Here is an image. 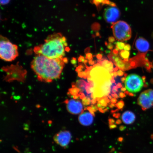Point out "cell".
Here are the masks:
<instances>
[{"mask_svg": "<svg viewBox=\"0 0 153 153\" xmlns=\"http://www.w3.org/2000/svg\"><path fill=\"white\" fill-rule=\"evenodd\" d=\"M65 37L62 34H51L45 40V42L34 48L36 54L53 59L64 58L66 51H70Z\"/></svg>", "mask_w": 153, "mask_h": 153, "instance_id": "7a4b0ae2", "label": "cell"}, {"mask_svg": "<svg viewBox=\"0 0 153 153\" xmlns=\"http://www.w3.org/2000/svg\"><path fill=\"white\" fill-rule=\"evenodd\" d=\"M108 41L109 43H114V42L115 41V39L113 37H110L108 38Z\"/></svg>", "mask_w": 153, "mask_h": 153, "instance_id": "4316f807", "label": "cell"}, {"mask_svg": "<svg viewBox=\"0 0 153 153\" xmlns=\"http://www.w3.org/2000/svg\"><path fill=\"white\" fill-rule=\"evenodd\" d=\"M103 16L107 22L113 24L119 19L120 12L117 7H108L105 9Z\"/></svg>", "mask_w": 153, "mask_h": 153, "instance_id": "9c48e42d", "label": "cell"}, {"mask_svg": "<svg viewBox=\"0 0 153 153\" xmlns=\"http://www.w3.org/2000/svg\"><path fill=\"white\" fill-rule=\"evenodd\" d=\"M97 106L98 108H101L102 109H104L105 108V107L102 106V105L99 102L97 103Z\"/></svg>", "mask_w": 153, "mask_h": 153, "instance_id": "d590c367", "label": "cell"}, {"mask_svg": "<svg viewBox=\"0 0 153 153\" xmlns=\"http://www.w3.org/2000/svg\"><path fill=\"white\" fill-rule=\"evenodd\" d=\"M108 123L109 125L114 124L115 122V120L112 118H109L108 120Z\"/></svg>", "mask_w": 153, "mask_h": 153, "instance_id": "f546056e", "label": "cell"}, {"mask_svg": "<svg viewBox=\"0 0 153 153\" xmlns=\"http://www.w3.org/2000/svg\"><path fill=\"white\" fill-rule=\"evenodd\" d=\"M72 139V135L67 131H61L55 134L53 140L57 145L62 148H66L69 144Z\"/></svg>", "mask_w": 153, "mask_h": 153, "instance_id": "ba28073f", "label": "cell"}, {"mask_svg": "<svg viewBox=\"0 0 153 153\" xmlns=\"http://www.w3.org/2000/svg\"><path fill=\"white\" fill-rule=\"evenodd\" d=\"M70 93L71 94L74 96L77 95L80 91L79 89L77 88H74L70 89Z\"/></svg>", "mask_w": 153, "mask_h": 153, "instance_id": "d6986e66", "label": "cell"}, {"mask_svg": "<svg viewBox=\"0 0 153 153\" xmlns=\"http://www.w3.org/2000/svg\"><path fill=\"white\" fill-rule=\"evenodd\" d=\"M99 111L101 112V113H104V111L102 110V108H99Z\"/></svg>", "mask_w": 153, "mask_h": 153, "instance_id": "db71d44e", "label": "cell"}, {"mask_svg": "<svg viewBox=\"0 0 153 153\" xmlns=\"http://www.w3.org/2000/svg\"><path fill=\"white\" fill-rule=\"evenodd\" d=\"M66 104L67 109L71 114H78L84 112L83 105L79 101L71 99L67 100Z\"/></svg>", "mask_w": 153, "mask_h": 153, "instance_id": "30bf717a", "label": "cell"}, {"mask_svg": "<svg viewBox=\"0 0 153 153\" xmlns=\"http://www.w3.org/2000/svg\"><path fill=\"white\" fill-rule=\"evenodd\" d=\"M91 99L89 97H86L85 99L82 100V104L84 106H88L91 104Z\"/></svg>", "mask_w": 153, "mask_h": 153, "instance_id": "ac0fdd59", "label": "cell"}, {"mask_svg": "<svg viewBox=\"0 0 153 153\" xmlns=\"http://www.w3.org/2000/svg\"><path fill=\"white\" fill-rule=\"evenodd\" d=\"M116 107L118 108V109H122L124 106V103L123 100H120L115 105Z\"/></svg>", "mask_w": 153, "mask_h": 153, "instance_id": "44dd1931", "label": "cell"}, {"mask_svg": "<svg viewBox=\"0 0 153 153\" xmlns=\"http://www.w3.org/2000/svg\"><path fill=\"white\" fill-rule=\"evenodd\" d=\"M117 72L118 76H122L124 75V72L122 70H120Z\"/></svg>", "mask_w": 153, "mask_h": 153, "instance_id": "1f68e13d", "label": "cell"}, {"mask_svg": "<svg viewBox=\"0 0 153 153\" xmlns=\"http://www.w3.org/2000/svg\"><path fill=\"white\" fill-rule=\"evenodd\" d=\"M118 88L116 86H114L113 87L112 90V93L113 94L116 93L118 92Z\"/></svg>", "mask_w": 153, "mask_h": 153, "instance_id": "cb8c5ba5", "label": "cell"}, {"mask_svg": "<svg viewBox=\"0 0 153 153\" xmlns=\"http://www.w3.org/2000/svg\"><path fill=\"white\" fill-rule=\"evenodd\" d=\"M116 116V113H114V114H113V117H115Z\"/></svg>", "mask_w": 153, "mask_h": 153, "instance_id": "be15d7a7", "label": "cell"}, {"mask_svg": "<svg viewBox=\"0 0 153 153\" xmlns=\"http://www.w3.org/2000/svg\"><path fill=\"white\" fill-rule=\"evenodd\" d=\"M119 54L121 58L123 59L124 61L126 62H128V59L130 55L129 51L122 50L120 51Z\"/></svg>", "mask_w": 153, "mask_h": 153, "instance_id": "9a60e30c", "label": "cell"}, {"mask_svg": "<svg viewBox=\"0 0 153 153\" xmlns=\"http://www.w3.org/2000/svg\"><path fill=\"white\" fill-rule=\"evenodd\" d=\"M138 104L143 111L153 107V90L149 89L143 92L138 99Z\"/></svg>", "mask_w": 153, "mask_h": 153, "instance_id": "52a82bcc", "label": "cell"}, {"mask_svg": "<svg viewBox=\"0 0 153 153\" xmlns=\"http://www.w3.org/2000/svg\"><path fill=\"white\" fill-rule=\"evenodd\" d=\"M90 75L91 81L93 82L94 99L108 96L111 92V80L112 76L110 72L100 64L94 65Z\"/></svg>", "mask_w": 153, "mask_h": 153, "instance_id": "3957f363", "label": "cell"}, {"mask_svg": "<svg viewBox=\"0 0 153 153\" xmlns=\"http://www.w3.org/2000/svg\"><path fill=\"white\" fill-rule=\"evenodd\" d=\"M66 58L53 59L37 55L31 62V68L40 81L50 82L58 79L62 74Z\"/></svg>", "mask_w": 153, "mask_h": 153, "instance_id": "6da1fadb", "label": "cell"}, {"mask_svg": "<svg viewBox=\"0 0 153 153\" xmlns=\"http://www.w3.org/2000/svg\"><path fill=\"white\" fill-rule=\"evenodd\" d=\"M78 120L80 124L85 126L91 125L94 121L93 116L91 113L85 112L80 115Z\"/></svg>", "mask_w": 153, "mask_h": 153, "instance_id": "7c38bea8", "label": "cell"}, {"mask_svg": "<svg viewBox=\"0 0 153 153\" xmlns=\"http://www.w3.org/2000/svg\"><path fill=\"white\" fill-rule=\"evenodd\" d=\"M119 96L121 98H123L124 97H126V95L125 94L122 92H120L119 94Z\"/></svg>", "mask_w": 153, "mask_h": 153, "instance_id": "836d02e7", "label": "cell"}, {"mask_svg": "<svg viewBox=\"0 0 153 153\" xmlns=\"http://www.w3.org/2000/svg\"><path fill=\"white\" fill-rule=\"evenodd\" d=\"M122 123V120L120 119H118L117 120H116V124H117V125H118V124H121Z\"/></svg>", "mask_w": 153, "mask_h": 153, "instance_id": "b9f144b4", "label": "cell"}, {"mask_svg": "<svg viewBox=\"0 0 153 153\" xmlns=\"http://www.w3.org/2000/svg\"><path fill=\"white\" fill-rule=\"evenodd\" d=\"M131 49V45L129 44H126L124 48V51H129Z\"/></svg>", "mask_w": 153, "mask_h": 153, "instance_id": "7402d4cb", "label": "cell"}, {"mask_svg": "<svg viewBox=\"0 0 153 153\" xmlns=\"http://www.w3.org/2000/svg\"><path fill=\"white\" fill-rule=\"evenodd\" d=\"M129 96H131V97L134 96V94L132 93H129Z\"/></svg>", "mask_w": 153, "mask_h": 153, "instance_id": "91938a15", "label": "cell"}, {"mask_svg": "<svg viewBox=\"0 0 153 153\" xmlns=\"http://www.w3.org/2000/svg\"><path fill=\"white\" fill-rule=\"evenodd\" d=\"M109 5H111V6H112V7H115L116 6L115 4L112 2L111 1L110 2Z\"/></svg>", "mask_w": 153, "mask_h": 153, "instance_id": "7dc6e473", "label": "cell"}, {"mask_svg": "<svg viewBox=\"0 0 153 153\" xmlns=\"http://www.w3.org/2000/svg\"><path fill=\"white\" fill-rule=\"evenodd\" d=\"M126 127L123 126H121L119 127V129L120 131H123L126 129Z\"/></svg>", "mask_w": 153, "mask_h": 153, "instance_id": "ab89813d", "label": "cell"}, {"mask_svg": "<svg viewBox=\"0 0 153 153\" xmlns=\"http://www.w3.org/2000/svg\"><path fill=\"white\" fill-rule=\"evenodd\" d=\"M123 137H120L119 138H118V141H120V142H122V141L123 140Z\"/></svg>", "mask_w": 153, "mask_h": 153, "instance_id": "f907efd6", "label": "cell"}, {"mask_svg": "<svg viewBox=\"0 0 153 153\" xmlns=\"http://www.w3.org/2000/svg\"><path fill=\"white\" fill-rule=\"evenodd\" d=\"M108 110H109L108 108H104V109L103 110H104V113L108 111Z\"/></svg>", "mask_w": 153, "mask_h": 153, "instance_id": "f5cc1de1", "label": "cell"}, {"mask_svg": "<svg viewBox=\"0 0 153 153\" xmlns=\"http://www.w3.org/2000/svg\"><path fill=\"white\" fill-rule=\"evenodd\" d=\"M96 61H93L92 60H89L88 61L89 64L91 65H94Z\"/></svg>", "mask_w": 153, "mask_h": 153, "instance_id": "f35d334b", "label": "cell"}, {"mask_svg": "<svg viewBox=\"0 0 153 153\" xmlns=\"http://www.w3.org/2000/svg\"><path fill=\"white\" fill-rule=\"evenodd\" d=\"M115 97L116 98L118 99L119 98V96H118L117 94L115 93Z\"/></svg>", "mask_w": 153, "mask_h": 153, "instance_id": "680465c9", "label": "cell"}, {"mask_svg": "<svg viewBox=\"0 0 153 153\" xmlns=\"http://www.w3.org/2000/svg\"><path fill=\"white\" fill-rule=\"evenodd\" d=\"M110 101L113 104H116L117 102V100L116 98H113L111 99Z\"/></svg>", "mask_w": 153, "mask_h": 153, "instance_id": "e575fe53", "label": "cell"}, {"mask_svg": "<svg viewBox=\"0 0 153 153\" xmlns=\"http://www.w3.org/2000/svg\"><path fill=\"white\" fill-rule=\"evenodd\" d=\"M85 58L83 56H80L78 58V61L79 62H83L84 61H85Z\"/></svg>", "mask_w": 153, "mask_h": 153, "instance_id": "4dcf8cb0", "label": "cell"}, {"mask_svg": "<svg viewBox=\"0 0 153 153\" xmlns=\"http://www.w3.org/2000/svg\"><path fill=\"white\" fill-rule=\"evenodd\" d=\"M120 116V114L119 113H118L117 114H116V116L115 117L116 118H119Z\"/></svg>", "mask_w": 153, "mask_h": 153, "instance_id": "c3c4849f", "label": "cell"}, {"mask_svg": "<svg viewBox=\"0 0 153 153\" xmlns=\"http://www.w3.org/2000/svg\"><path fill=\"white\" fill-rule=\"evenodd\" d=\"M108 98H109L110 99H112V96H111L109 95L108 96Z\"/></svg>", "mask_w": 153, "mask_h": 153, "instance_id": "6125c7cd", "label": "cell"}, {"mask_svg": "<svg viewBox=\"0 0 153 153\" xmlns=\"http://www.w3.org/2000/svg\"><path fill=\"white\" fill-rule=\"evenodd\" d=\"M91 107L94 112H97L98 110L97 105H91Z\"/></svg>", "mask_w": 153, "mask_h": 153, "instance_id": "484cf974", "label": "cell"}, {"mask_svg": "<svg viewBox=\"0 0 153 153\" xmlns=\"http://www.w3.org/2000/svg\"><path fill=\"white\" fill-rule=\"evenodd\" d=\"M106 46L109 49L112 50L113 49L114 45H112V43H109Z\"/></svg>", "mask_w": 153, "mask_h": 153, "instance_id": "83f0119b", "label": "cell"}, {"mask_svg": "<svg viewBox=\"0 0 153 153\" xmlns=\"http://www.w3.org/2000/svg\"><path fill=\"white\" fill-rule=\"evenodd\" d=\"M88 62V60H86V59H85V61H84L83 62L84 63V64H85L86 66H87V65H86V64H87V63Z\"/></svg>", "mask_w": 153, "mask_h": 153, "instance_id": "11a10c76", "label": "cell"}, {"mask_svg": "<svg viewBox=\"0 0 153 153\" xmlns=\"http://www.w3.org/2000/svg\"><path fill=\"white\" fill-rule=\"evenodd\" d=\"M116 87H117L118 88H122V84L120 83H118L117 85H116Z\"/></svg>", "mask_w": 153, "mask_h": 153, "instance_id": "7bdbcfd3", "label": "cell"}, {"mask_svg": "<svg viewBox=\"0 0 153 153\" xmlns=\"http://www.w3.org/2000/svg\"><path fill=\"white\" fill-rule=\"evenodd\" d=\"M97 57L98 60H101L102 57V54H100V53H98V54L97 55Z\"/></svg>", "mask_w": 153, "mask_h": 153, "instance_id": "74e56055", "label": "cell"}, {"mask_svg": "<svg viewBox=\"0 0 153 153\" xmlns=\"http://www.w3.org/2000/svg\"><path fill=\"white\" fill-rule=\"evenodd\" d=\"M120 91H122L125 92L126 91V88L122 87L120 89Z\"/></svg>", "mask_w": 153, "mask_h": 153, "instance_id": "681fc988", "label": "cell"}, {"mask_svg": "<svg viewBox=\"0 0 153 153\" xmlns=\"http://www.w3.org/2000/svg\"><path fill=\"white\" fill-rule=\"evenodd\" d=\"M112 97H115V94H111Z\"/></svg>", "mask_w": 153, "mask_h": 153, "instance_id": "94428289", "label": "cell"}, {"mask_svg": "<svg viewBox=\"0 0 153 153\" xmlns=\"http://www.w3.org/2000/svg\"><path fill=\"white\" fill-rule=\"evenodd\" d=\"M97 100L96 98L92 99L91 101V105H93L95 104L96 103H97Z\"/></svg>", "mask_w": 153, "mask_h": 153, "instance_id": "8d00e7d4", "label": "cell"}, {"mask_svg": "<svg viewBox=\"0 0 153 153\" xmlns=\"http://www.w3.org/2000/svg\"><path fill=\"white\" fill-rule=\"evenodd\" d=\"M115 38L120 42L127 41L131 37V30L129 25L124 21H119L111 26Z\"/></svg>", "mask_w": 153, "mask_h": 153, "instance_id": "5b68a950", "label": "cell"}, {"mask_svg": "<svg viewBox=\"0 0 153 153\" xmlns=\"http://www.w3.org/2000/svg\"><path fill=\"white\" fill-rule=\"evenodd\" d=\"M142 78L137 74H132L127 76L125 82L126 89L131 93L139 92L144 86Z\"/></svg>", "mask_w": 153, "mask_h": 153, "instance_id": "8992f818", "label": "cell"}, {"mask_svg": "<svg viewBox=\"0 0 153 153\" xmlns=\"http://www.w3.org/2000/svg\"><path fill=\"white\" fill-rule=\"evenodd\" d=\"M118 68H117V67H116V68H114V71L115 72L117 71L118 70Z\"/></svg>", "mask_w": 153, "mask_h": 153, "instance_id": "9f6ffc18", "label": "cell"}, {"mask_svg": "<svg viewBox=\"0 0 153 153\" xmlns=\"http://www.w3.org/2000/svg\"><path fill=\"white\" fill-rule=\"evenodd\" d=\"M101 65L102 67L108 71L109 72H112L114 71V64L111 62H110L106 59H101Z\"/></svg>", "mask_w": 153, "mask_h": 153, "instance_id": "5bb4252c", "label": "cell"}, {"mask_svg": "<svg viewBox=\"0 0 153 153\" xmlns=\"http://www.w3.org/2000/svg\"><path fill=\"white\" fill-rule=\"evenodd\" d=\"M93 2L97 7H100L101 4L109 5L110 1L109 0H92Z\"/></svg>", "mask_w": 153, "mask_h": 153, "instance_id": "2e32d148", "label": "cell"}, {"mask_svg": "<svg viewBox=\"0 0 153 153\" xmlns=\"http://www.w3.org/2000/svg\"><path fill=\"white\" fill-rule=\"evenodd\" d=\"M116 45V49L118 50L122 51L124 49L126 44L122 42H117L115 43Z\"/></svg>", "mask_w": 153, "mask_h": 153, "instance_id": "e0dca14e", "label": "cell"}, {"mask_svg": "<svg viewBox=\"0 0 153 153\" xmlns=\"http://www.w3.org/2000/svg\"><path fill=\"white\" fill-rule=\"evenodd\" d=\"M108 106L110 108H113L114 107H116L115 105H114V104H113V103H111V104H110L109 105H108Z\"/></svg>", "mask_w": 153, "mask_h": 153, "instance_id": "ee69618b", "label": "cell"}, {"mask_svg": "<svg viewBox=\"0 0 153 153\" xmlns=\"http://www.w3.org/2000/svg\"><path fill=\"white\" fill-rule=\"evenodd\" d=\"M119 109H117L115 110H112L111 111V114H114L115 113V112H116L118 111H119Z\"/></svg>", "mask_w": 153, "mask_h": 153, "instance_id": "f6af8a7d", "label": "cell"}, {"mask_svg": "<svg viewBox=\"0 0 153 153\" xmlns=\"http://www.w3.org/2000/svg\"><path fill=\"white\" fill-rule=\"evenodd\" d=\"M126 78L125 77H122L120 78V80H121V81L123 83H124V82H125L126 81Z\"/></svg>", "mask_w": 153, "mask_h": 153, "instance_id": "bcb514c9", "label": "cell"}, {"mask_svg": "<svg viewBox=\"0 0 153 153\" xmlns=\"http://www.w3.org/2000/svg\"><path fill=\"white\" fill-rule=\"evenodd\" d=\"M135 46L139 52L143 53L148 52L150 49V44L146 39L142 37L139 38L137 40Z\"/></svg>", "mask_w": 153, "mask_h": 153, "instance_id": "8fae6325", "label": "cell"}, {"mask_svg": "<svg viewBox=\"0 0 153 153\" xmlns=\"http://www.w3.org/2000/svg\"><path fill=\"white\" fill-rule=\"evenodd\" d=\"M18 47L13 44L6 38H1L0 57L3 60L11 62L18 56Z\"/></svg>", "mask_w": 153, "mask_h": 153, "instance_id": "277c9868", "label": "cell"}, {"mask_svg": "<svg viewBox=\"0 0 153 153\" xmlns=\"http://www.w3.org/2000/svg\"><path fill=\"white\" fill-rule=\"evenodd\" d=\"M106 97H102V98L100 99V100L99 101V102H98L100 103L102 106L105 107H106L107 106V105H108V103H107L106 101Z\"/></svg>", "mask_w": 153, "mask_h": 153, "instance_id": "ffe728a7", "label": "cell"}, {"mask_svg": "<svg viewBox=\"0 0 153 153\" xmlns=\"http://www.w3.org/2000/svg\"><path fill=\"white\" fill-rule=\"evenodd\" d=\"M86 59L88 60H93V55L91 53H87L86 55Z\"/></svg>", "mask_w": 153, "mask_h": 153, "instance_id": "603a6c76", "label": "cell"}, {"mask_svg": "<svg viewBox=\"0 0 153 153\" xmlns=\"http://www.w3.org/2000/svg\"><path fill=\"white\" fill-rule=\"evenodd\" d=\"M112 52L114 53V54H118V50L117 49H115L113 50Z\"/></svg>", "mask_w": 153, "mask_h": 153, "instance_id": "60d3db41", "label": "cell"}, {"mask_svg": "<svg viewBox=\"0 0 153 153\" xmlns=\"http://www.w3.org/2000/svg\"><path fill=\"white\" fill-rule=\"evenodd\" d=\"M124 77H126L128 76V74H127L125 73L124 74Z\"/></svg>", "mask_w": 153, "mask_h": 153, "instance_id": "e7e4bbea", "label": "cell"}, {"mask_svg": "<svg viewBox=\"0 0 153 153\" xmlns=\"http://www.w3.org/2000/svg\"><path fill=\"white\" fill-rule=\"evenodd\" d=\"M124 94H125L126 95H129V91H126L124 92Z\"/></svg>", "mask_w": 153, "mask_h": 153, "instance_id": "6f0895ef", "label": "cell"}, {"mask_svg": "<svg viewBox=\"0 0 153 153\" xmlns=\"http://www.w3.org/2000/svg\"><path fill=\"white\" fill-rule=\"evenodd\" d=\"M114 77H116L118 75L117 72H114Z\"/></svg>", "mask_w": 153, "mask_h": 153, "instance_id": "816d5d0a", "label": "cell"}, {"mask_svg": "<svg viewBox=\"0 0 153 153\" xmlns=\"http://www.w3.org/2000/svg\"><path fill=\"white\" fill-rule=\"evenodd\" d=\"M10 0H1V4L4 5L8 3Z\"/></svg>", "mask_w": 153, "mask_h": 153, "instance_id": "f1b7e54d", "label": "cell"}, {"mask_svg": "<svg viewBox=\"0 0 153 153\" xmlns=\"http://www.w3.org/2000/svg\"><path fill=\"white\" fill-rule=\"evenodd\" d=\"M87 110H88L93 115V116H95V114H94V112L93 111L91 107V106L88 107H87Z\"/></svg>", "mask_w": 153, "mask_h": 153, "instance_id": "d4e9b609", "label": "cell"}, {"mask_svg": "<svg viewBox=\"0 0 153 153\" xmlns=\"http://www.w3.org/2000/svg\"><path fill=\"white\" fill-rule=\"evenodd\" d=\"M109 127L110 129H112L116 128L117 127V126L116 124H111V125H109Z\"/></svg>", "mask_w": 153, "mask_h": 153, "instance_id": "d6a6232c", "label": "cell"}, {"mask_svg": "<svg viewBox=\"0 0 153 153\" xmlns=\"http://www.w3.org/2000/svg\"><path fill=\"white\" fill-rule=\"evenodd\" d=\"M121 119L124 124L129 125L133 124L134 122L136 116L134 113L131 111H127L122 114Z\"/></svg>", "mask_w": 153, "mask_h": 153, "instance_id": "4fadbf2b", "label": "cell"}, {"mask_svg": "<svg viewBox=\"0 0 153 153\" xmlns=\"http://www.w3.org/2000/svg\"></svg>", "mask_w": 153, "mask_h": 153, "instance_id": "03108f58", "label": "cell"}]
</instances>
